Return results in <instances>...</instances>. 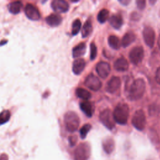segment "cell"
Listing matches in <instances>:
<instances>
[{"label": "cell", "instance_id": "cell-1", "mask_svg": "<svg viewBox=\"0 0 160 160\" xmlns=\"http://www.w3.org/2000/svg\"><path fill=\"white\" fill-rule=\"evenodd\" d=\"M146 90V82L142 78H138L132 81L128 89V98L131 101L141 99Z\"/></svg>", "mask_w": 160, "mask_h": 160}, {"label": "cell", "instance_id": "cell-2", "mask_svg": "<svg viewBox=\"0 0 160 160\" xmlns=\"http://www.w3.org/2000/svg\"><path fill=\"white\" fill-rule=\"evenodd\" d=\"M114 119L116 122L124 125L128 122L129 116V108L127 104L119 103L112 112Z\"/></svg>", "mask_w": 160, "mask_h": 160}, {"label": "cell", "instance_id": "cell-3", "mask_svg": "<svg viewBox=\"0 0 160 160\" xmlns=\"http://www.w3.org/2000/svg\"><path fill=\"white\" fill-rule=\"evenodd\" d=\"M64 121L66 129L70 132L76 131L79 128L80 123L78 115L73 111H68L65 114Z\"/></svg>", "mask_w": 160, "mask_h": 160}, {"label": "cell", "instance_id": "cell-4", "mask_svg": "<svg viewBox=\"0 0 160 160\" xmlns=\"http://www.w3.org/2000/svg\"><path fill=\"white\" fill-rule=\"evenodd\" d=\"M91 148L89 143H80L74 150V160H88L91 156Z\"/></svg>", "mask_w": 160, "mask_h": 160}, {"label": "cell", "instance_id": "cell-5", "mask_svg": "<svg viewBox=\"0 0 160 160\" xmlns=\"http://www.w3.org/2000/svg\"><path fill=\"white\" fill-rule=\"evenodd\" d=\"M131 123L137 130H144L146 124V119L143 110L139 109L134 112L132 118Z\"/></svg>", "mask_w": 160, "mask_h": 160}, {"label": "cell", "instance_id": "cell-6", "mask_svg": "<svg viewBox=\"0 0 160 160\" xmlns=\"http://www.w3.org/2000/svg\"><path fill=\"white\" fill-rule=\"evenodd\" d=\"M99 120L101 123L108 129L111 130L115 126V121L113 114L109 109H106L99 114Z\"/></svg>", "mask_w": 160, "mask_h": 160}, {"label": "cell", "instance_id": "cell-7", "mask_svg": "<svg viewBox=\"0 0 160 160\" xmlns=\"http://www.w3.org/2000/svg\"><path fill=\"white\" fill-rule=\"evenodd\" d=\"M144 52L142 46H135L129 52V58L130 61L134 65L140 64L144 58Z\"/></svg>", "mask_w": 160, "mask_h": 160}, {"label": "cell", "instance_id": "cell-8", "mask_svg": "<svg viewBox=\"0 0 160 160\" xmlns=\"http://www.w3.org/2000/svg\"><path fill=\"white\" fill-rule=\"evenodd\" d=\"M155 32L151 26H145L142 31V36L146 44L152 48L155 42Z\"/></svg>", "mask_w": 160, "mask_h": 160}, {"label": "cell", "instance_id": "cell-9", "mask_svg": "<svg viewBox=\"0 0 160 160\" xmlns=\"http://www.w3.org/2000/svg\"><path fill=\"white\" fill-rule=\"evenodd\" d=\"M84 84L89 89L94 91H97L99 90V89L102 86V83L99 79L97 76L92 74L88 75L86 77L84 81Z\"/></svg>", "mask_w": 160, "mask_h": 160}, {"label": "cell", "instance_id": "cell-10", "mask_svg": "<svg viewBox=\"0 0 160 160\" xmlns=\"http://www.w3.org/2000/svg\"><path fill=\"white\" fill-rule=\"evenodd\" d=\"M121 84V79L119 77L113 76L107 82L106 86V91L111 94L117 91Z\"/></svg>", "mask_w": 160, "mask_h": 160}, {"label": "cell", "instance_id": "cell-11", "mask_svg": "<svg viewBox=\"0 0 160 160\" xmlns=\"http://www.w3.org/2000/svg\"><path fill=\"white\" fill-rule=\"evenodd\" d=\"M51 8L56 12H66L69 10V4L64 0H54L51 2Z\"/></svg>", "mask_w": 160, "mask_h": 160}, {"label": "cell", "instance_id": "cell-12", "mask_svg": "<svg viewBox=\"0 0 160 160\" xmlns=\"http://www.w3.org/2000/svg\"><path fill=\"white\" fill-rule=\"evenodd\" d=\"M24 12L27 18L32 21H38L41 18L40 13L38 9L31 4H28L26 6Z\"/></svg>", "mask_w": 160, "mask_h": 160}, {"label": "cell", "instance_id": "cell-13", "mask_svg": "<svg viewBox=\"0 0 160 160\" xmlns=\"http://www.w3.org/2000/svg\"><path fill=\"white\" fill-rule=\"evenodd\" d=\"M98 74L102 78H106L108 76L111 71V67L109 63L104 61L98 62L96 67Z\"/></svg>", "mask_w": 160, "mask_h": 160}, {"label": "cell", "instance_id": "cell-14", "mask_svg": "<svg viewBox=\"0 0 160 160\" xmlns=\"http://www.w3.org/2000/svg\"><path fill=\"white\" fill-rule=\"evenodd\" d=\"M102 146L104 152L108 154L113 152L115 148V142L111 137L105 138L102 142Z\"/></svg>", "mask_w": 160, "mask_h": 160}, {"label": "cell", "instance_id": "cell-15", "mask_svg": "<svg viewBox=\"0 0 160 160\" xmlns=\"http://www.w3.org/2000/svg\"><path fill=\"white\" fill-rule=\"evenodd\" d=\"M114 68L120 72H124L128 71L129 68V64L128 61L124 57H121L116 60L114 63Z\"/></svg>", "mask_w": 160, "mask_h": 160}, {"label": "cell", "instance_id": "cell-16", "mask_svg": "<svg viewBox=\"0 0 160 160\" xmlns=\"http://www.w3.org/2000/svg\"><path fill=\"white\" fill-rule=\"evenodd\" d=\"M80 109L86 116L91 118L94 113V106L89 101H84L79 104Z\"/></svg>", "mask_w": 160, "mask_h": 160}, {"label": "cell", "instance_id": "cell-17", "mask_svg": "<svg viewBox=\"0 0 160 160\" xmlns=\"http://www.w3.org/2000/svg\"><path fill=\"white\" fill-rule=\"evenodd\" d=\"M86 66V62L83 59H77L74 61L72 63V72L76 74H80L84 69Z\"/></svg>", "mask_w": 160, "mask_h": 160}, {"label": "cell", "instance_id": "cell-18", "mask_svg": "<svg viewBox=\"0 0 160 160\" xmlns=\"http://www.w3.org/2000/svg\"><path fill=\"white\" fill-rule=\"evenodd\" d=\"M46 22L51 27L58 26L62 22V18L60 15L52 14L46 18Z\"/></svg>", "mask_w": 160, "mask_h": 160}, {"label": "cell", "instance_id": "cell-19", "mask_svg": "<svg viewBox=\"0 0 160 160\" xmlns=\"http://www.w3.org/2000/svg\"><path fill=\"white\" fill-rule=\"evenodd\" d=\"M136 36L134 32L131 31L126 32L122 38V40L121 42V46L124 48H126L129 46L131 43H132L136 40Z\"/></svg>", "mask_w": 160, "mask_h": 160}, {"label": "cell", "instance_id": "cell-20", "mask_svg": "<svg viewBox=\"0 0 160 160\" xmlns=\"http://www.w3.org/2000/svg\"><path fill=\"white\" fill-rule=\"evenodd\" d=\"M86 51V46L84 42H81L72 49V57L79 58L84 55Z\"/></svg>", "mask_w": 160, "mask_h": 160}, {"label": "cell", "instance_id": "cell-21", "mask_svg": "<svg viewBox=\"0 0 160 160\" xmlns=\"http://www.w3.org/2000/svg\"><path fill=\"white\" fill-rule=\"evenodd\" d=\"M110 24L115 29H119L123 23V19L121 15L114 14L111 16L109 19Z\"/></svg>", "mask_w": 160, "mask_h": 160}, {"label": "cell", "instance_id": "cell-22", "mask_svg": "<svg viewBox=\"0 0 160 160\" xmlns=\"http://www.w3.org/2000/svg\"><path fill=\"white\" fill-rule=\"evenodd\" d=\"M75 92L77 97L82 99H84V101H88L91 98V92L82 88H78L76 89Z\"/></svg>", "mask_w": 160, "mask_h": 160}, {"label": "cell", "instance_id": "cell-23", "mask_svg": "<svg viewBox=\"0 0 160 160\" xmlns=\"http://www.w3.org/2000/svg\"><path fill=\"white\" fill-rule=\"evenodd\" d=\"M92 31V22L90 19H88L84 24L82 31H81V34L82 38H86L89 36Z\"/></svg>", "mask_w": 160, "mask_h": 160}, {"label": "cell", "instance_id": "cell-24", "mask_svg": "<svg viewBox=\"0 0 160 160\" xmlns=\"http://www.w3.org/2000/svg\"><path fill=\"white\" fill-rule=\"evenodd\" d=\"M108 41V44L109 46L115 50H118L121 46L120 40L119 38H118L116 36H114V35L109 36Z\"/></svg>", "mask_w": 160, "mask_h": 160}, {"label": "cell", "instance_id": "cell-25", "mask_svg": "<svg viewBox=\"0 0 160 160\" xmlns=\"http://www.w3.org/2000/svg\"><path fill=\"white\" fill-rule=\"evenodd\" d=\"M22 6V4L21 2L14 1L8 4V10L11 13L13 14H16L21 11Z\"/></svg>", "mask_w": 160, "mask_h": 160}, {"label": "cell", "instance_id": "cell-26", "mask_svg": "<svg viewBox=\"0 0 160 160\" xmlns=\"http://www.w3.org/2000/svg\"><path fill=\"white\" fill-rule=\"evenodd\" d=\"M109 12L106 9H102L98 14L97 19L100 23L105 22L109 18Z\"/></svg>", "mask_w": 160, "mask_h": 160}, {"label": "cell", "instance_id": "cell-27", "mask_svg": "<svg viewBox=\"0 0 160 160\" xmlns=\"http://www.w3.org/2000/svg\"><path fill=\"white\" fill-rule=\"evenodd\" d=\"M11 114L8 110H4L0 112V124L7 122L10 119Z\"/></svg>", "mask_w": 160, "mask_h": 160}, {"label": "cell", "instance_id": "cell-28", "mask_svg": "<svg viewBox=\"0 0 160 160\" xmlns=\"http://www.w3.org/2000/svg\"><path fill=\"white\" fill-rule=\"evenodd\" d=\"M81 28V22L79 19L74 20L72 24V34L73 36L77 34Z\"/></svg>", "mask_w": 160, "mask_h": 160}, {"label": "cell", "instance_id": "cell-29", "mask_svg": "<svg viewBox=\"0 0 160 160\" xmlns=\"http://www.w3.org/2000/svg\"><path fill=\"white\" fill-rule=\"evenodd\" d=\"M91 128L92 127L90 124H85L81 127V128L79 131V133H80L81 138L82 139H84L86 137L88 133L89 132Z\"/></svg>", "mask_w": 160, "mask_h": 160}, {"label": "cell", "instance_id": "cell-30", "mask_svg": "<svg viewBox=\"0 0 160 160\" xmlns=\"http://www.w3.org/2000/svg\"><path fill=\"white\" fill-rule=\"evenodd\" d=\"M160 112V108L159 106L156 104H152L149 107V114L150 116L158 115Z\"/></svg>", "mask_w": 160, "mask_h": 160}, {"label": "cell", "instance_id": "cell-31", "mask_svg": "<svg viewBox=\"0 0 160 160\" xmlns=\"http://www.w3.org/2000/svg\"><path fill=\"white\" fill-rule=\"evenodd\" d=\"M97 56V47L94 42L90 44V59L94 60Z\"/></svg>", "mask_w": 160, "mask_h": 160}, {"label": "cell", "instance_id": "cell-32", "mask_svg": "<svg viewBox=\"0 0 160 160\" xmlns=\"http://www.w3.org/2000/svg\"><path fill=\"white\" fill-rule=\"evenodd\" d=\"M149 136L151 141L153 143H158L159 142V137H158L156 132L154 130H153V129L150 130L149 133Z\"/></svg>", "mask_w": 160, "mask_h": 160}, {"label": "cell", "instance_id": "cell-33", "mask_svg": "<svg viewBox=\"0 0 160 160\" xmlns=\"http://www.w3.org/2000/svg\"><path fill=\"white\" fill-rule=\"evenodd\" d=\"M136 3L138 8L140 10H143L146 7V1L144 0H137Z\"/></svg>", "mask_w": 160, "mask_h": 160}, {"label": "cell", "instance_id": "cell-34", "mask_svg": "<svg viewBox=\"0 0 160 160\" xmlns=\"http://www.w3.org/2000/svg\"><path fill=\"white\" fill-rule=\"evenodd\" d=\"M78 140V138L76 136H71L69 137V142L71 146H73L76 144Z\"/></svg>", "mask_w": 160, "mask_h": 160}, {"label": "cell", "instance_id": "cell-35", "mask_svg": "<svg viewBox=\"0 0 160 160\" xmlns=\"http://www.w3.org/2000/svg\"><path fill=\"white\" fill-rule=\"evenodd\" d=\"M155 79L156 82L160 84V66L157 69L156 72V76H155Z\"/></svg>", "mask_w": 160, "mask_h": 160}, {"label": "cell", "instance_id": "cell-36", "mask_svg": "<svg viewBox=\"0 0 160 160\" xmlns=\"http://www.w3.org/2000/svg\"><path fill=\"white\" fill-rule=\"evenodd\" d=\"M119 2L122 4V5H124V6H127L128 5L129 3H130V1L129 0H120L119 1Z\"/></svg>", "mask_w": 160, "mask_h": 160}, {"label": "cell", "instance_id": "cell-37", "mask_svg": "<svg viewBox=\"0 0 160 160\" xmlns=\"http://www.w3.org/2000/svg\"><path fill=\"white\" fill-rule=\"evenodd\" d=\"M0 160H8V156L6 154H2L0 156Z\"/></svg>", "mask_w": 160, "mask_h": 160}, {"label": "cell", "instance_id": "cell-38", "mask_svg": "<svg viewBox=\"0 0 160 160\" xmlns=\"http://www.w3.org/2000/svg\"><path fill=\"white\" fill-rule=\"evenodd\" d=\"M149 2L151 3V5H153L154 3L156 2V1H149Z\"/></svg>", "mask_w": 160, "mask_h": 160}, {"label": "cell", "instance_id": "cell-39", "mask_svg": "<svg viewBox=\"0 0 160 160\" xmlns=\"http://www.w3.org/2000/svg\"><path fill=\"white\" fill-rule=\"evenodd\" d=\"M158 46H159V48H160V36H159V38L158 41Z\"/></svg>", "mask_w": 160, "mask_h": 160}]
</instances>
